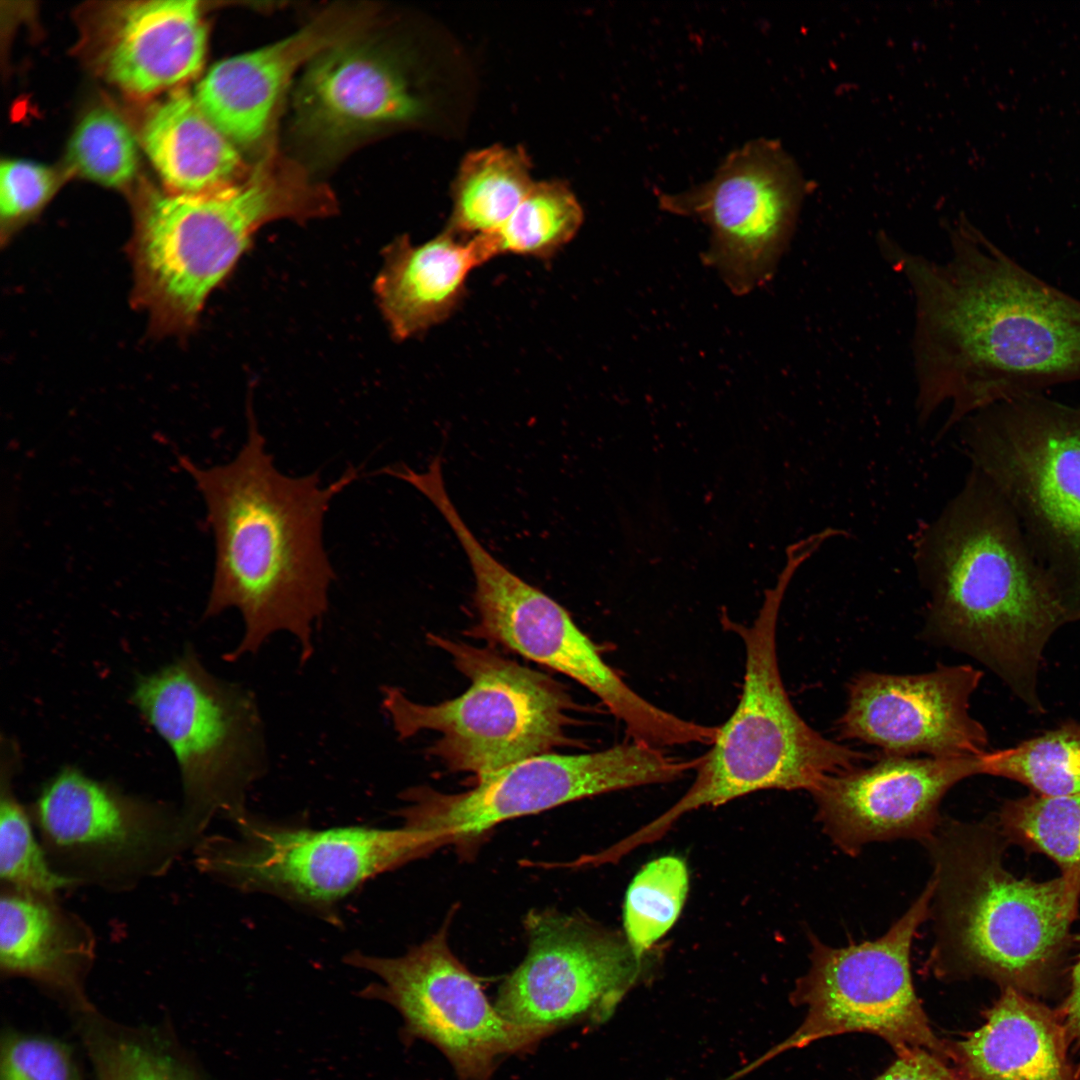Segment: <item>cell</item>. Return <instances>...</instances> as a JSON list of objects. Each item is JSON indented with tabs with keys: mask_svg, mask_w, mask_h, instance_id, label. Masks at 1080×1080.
<instances>
[{
	"mask_svg": "<svg viewBox=\"0 0 1080 1080\" xmlns=\"http://www.w3.org/2000/svg\"><path fill=\"white\" fill-rule=\"evenodd\" d=\"M982 676L966 664L939 665L920 674L859 673L848 684L838 734L887 755H982L988 734L970 713Z\"/></svg>",
	"mask_w": 1080,
	"mask_h": 1080,
	"instance_id": "cell-18",
	"label": "cell"
},
{
	"mask_svg": "<svg viewBox=\"0 0 1080 1080\" xmlns=\"http://www.w3.org/2000/svg\"><path fill=\"white\" fill-rule=\"evenodd\" d=\"M933 864L928 968L939 978L988 977L1020 992L1045 988L1064 950L1080 876L1018 879L984 825L943 819L923 843Z\"/></svg>",
	"mask_w": 1080,
	"mask_h": 1080,
	"instance_id": "cell-4",
	"label": "cell"
},
{
	"mask_svg": "<svg viewBox=\"0 0 1080 1080\" xmlns=\"http://www.w3.org/2000/svg\"><path fill=\"white\" fill-rule=\"evenodd\" d=\"M403 820L397 828L316 830L246 811L231 821V835H204L192 852L200 872L234 889L328 909L378 874L448 844L441 833Z\"/></svg>",
	"mask_w": 1080,
	"mask_h": 1080,
	"instance_id": "cell-10",
	"label": "cell"
},
{
	"mask_svg": "<svg viewBox=\"0 0 1080 1080\" xmlns=\"http://www.w3.org/2000/svg\"><path fill=\"white\" fill-rule=\"evenodd\" d=\"M896 1061L875 1080H964L955 1067L922 1048L897 1053Z\"/></svg>",
	"mask_w": 1080,
	"mask_h": 1080,
	"instance_id": "cell-37",
	"label": "cell"
},
{
	"mask_svg": "<svg viewBox=\"0 0 1080 1080\" xmlns=\"http://www.w3.org/2000/svg\"><path fill=\"white\" fill-rule=\"evenodd\" d=\"M323 210L321 187L272 154L235 185L152 197L131 247L136 304L159 331L190 329L260 227L281 218L319 217Z\"/></svg>",
	"mask_w": 1080,
	"mask_h": 1080,
	"instance_id": "cell-5",
	"label": "cell"
},
{
	"mask_svg": "<svg viewBox=\"0 0 1080 1080\" xmlns=\"http://www.w3.org/2000/svg\"><path fill=\"white\" fill-rule=\"evenodd\" d=\"M426 109L399 58L358 37L308 63L295 95L294 128L328 153L379 128L421 119Z\"/></svg>",
	"mask_w": 1080,
	"mask_h": 1080,
	"instance_id": "cell-20",
	"label": "cell"
},
{
	"mask_svg": "<svg viewBox=\"0 0 1080 1080\" xmlns=\"http://www.w3.org/2000/svg\"><path fill=\"white\" fill-rule=\"evenodd\" d=\"M696 765V758H673L633 740L592 753H547L479 776L464 792L410 788L400 814L443 834L449 844L464 845L503 821L604 793L673 782Z\"/></svg>",
	"mask_w": 1080,
	"mask_h": 1080,
	"instance_id": "cell-14",
	"label": "cell"
},
{
	"mask_svg": "<svg viewBox=\"0 0 1080 1080\" xmlns=\"http://www.w3.org/2000/svg\"><path fill=\"white\" fill-rule=\"evenodd\" d=\"M207 30L194 0L121 3L109 10L97 62L120 88L146 95L195 76L202 68Z\"/></svg>",
	"mask_w": 1080,
	"mask_h": 1080,
	"instance_id": "cell-22",
	"label": "cell"
},
{
	"mask_svg": "<svg viewBox=\"0 0 1080 1080\" xmlns=\"http://www.w3.org/2000/svg\"><path fill=\"white\" fill-rule=\"evenodd\" d=\"M962 423L972 468L1013 509L1066 622L1079 621L1080 405L1029 394Z\"/></svg>",
	"mask_w": 1080,
	"mask_h": 1080,
	"instance_id": "cell-7",
	"label": "cell"
},
{
	"mask_svg": "<svg viewBox=\"0 0 1080 1080\" xmlns=\"http://www.w3.org/2000/svg\"><path fill=\"white\" fill-rule=\"evenodd\" d=\"M807 190L781 145L758 138L729 153L709 181L657 197L662 210L710 227L703 262L719 272L734 294L744 295L774 274Z\"/></svg>",
	"mask_w": 1080,
	"mask_h": 1080,
	"instance_id": "cell-17",
	"label": "cell"
},
{
	"mask_svg": "<svg viewBox=\"0 0 1080 1080\" xmlns=\"http://www.w3.org/2000/svg\"><path fill=\"white\" fill-rule=\"evenodd\" d=\"M1064 1012L1067 1033L1080 1044V955L1073 968L1071 991Z\"/></svg>",
	"mask_w": 1080,
	"mask_h": 1080,
	"instance_id": "cell-38",
	"label": "cell"
},
{
	"mask_svg": "<svg viewBox=\"0 0 1080 1080\" xmlns=\"http://www.w3.org/2000/svg\"><path fill=\"white\" fill-rule=\"evenodd\" d=\"M1067 1035L1051 1010L1004 987L984 1025L951 1044L952 1062L964 1080H1080Z\"/></svg>",
	"mask_w": 1080,
	"mask_h": 1080,
	"instance_id": "cell-25",
	"label": "cell"
},
{
	"mask_svg": "<svg viewBox=\"0 0 1080 1080\" xmlns=\"http://www.w3.org/2000/svg\"><path fill=\"white\" fill-rule=\"evenodd\" d=\"M29 810L50 865L76 887L130 891L166 874L197 843L180 808L72 766L44 785Z\"/></svg>",
	"mask_w": 1080,
	"mask_h": 1080,
	"instance_id": "cell-12",
	"label": "cell"
},
{
	"mask_svg": "<svg viewBox=\"0 0 1080 1080\" xmlns=\"http://www.w3.org/2000/svg\"><path fill=\"white\" fill-rule=\"evenodd\" d=\"M18 751L10 741L2 743L0 779V880L1 887L53 895L75 888L50 865L35 834L29 808L13 789Z\"/></svg>",
	"mask_w": 1080,
	"mask_h": 1080,
	"instance_id": "cell-29",
	"label": "cell"
},
{
	"mask_svg": "<svg viewBox=\"0 0 1080 1080\" xmlns=\"http://www.w3.org/2000/svg\"><path fill=\"white\" fill-rule=\"evenodd\" d=\"M54 183L53 171L43 164L29 160L2 161L0 167L2 241L44 205L54 189Z\"/></svg>",
	"mask_w": 1080,
	"mask_h": 1080,
	"instance_id": "cell-36",
	"label": "cell"
},
{
	"mask_svg": "<svg viewBox=\"0 0 1080 1080\" xmlns=\"http://www.w3.org/2000/svg\"><path fill=\"white\" fill-rule=\"evenodd\" d=\"M520 148L492 146L463 160L452 188L453 207L447 230L461 238L499 229L535 182Z\"/></svg>",
	"mask_w": 1080,
	"mask_h": 1080,
	"instance_id": "cell-28",
	"label": "cell"
},
{
	"mask_svg": "<svg viewBox=\"0 0 1080 1080\" xmlns=\"http://www.w3.org/2000/svg\"><path fill=\"white\" fill-rule=\"evenodd\" d=\"M72 1016L95 1080H202L166 1030L122 1025L96 1008Z\"/></svg>",
	"mask_w": 1080,
	"mask_h": 1080,
	"instance_id": "cell-27",
	"label": "cell"
},
{
	"mask_svg": "<svg viewBox=\"0 0 1080 1080\" xmlns=\"http://www.w3.org/2000/svg\"><path fill=\"white\" fill-rule=\"evenodd\" d=\"M999 822L1008 837L1052 858L1062 874L1080 876V794L1007 801Z\"/></svg>",
	"mask_w": 1080,
	"mask_h": 1080,
	"instance_id": "cell-33",
	"label": "cell"
},
{
	"mask_svg": "<svg viewBox=\"0 0 1080 1080\" xmlns=\"http://www.w3.org/2000/svg\"><path fill=\"white\" fill-rule=\"evenodd\" d=\"M437 510L464 549L474 574L477 622L467 635L501 645L577 681L624 724L633 741L660 749L712 741L713 726L680 718L631 689L562 605L485 549L450 499L440 501Z\"/></svg>",
	"mask_w": 1080,
	"mask_h": 1080,
	"instance_id": "cell-11",
	"label": "cell"
},
{
	"mask_svg": "<svg viewBox=\"0 0 1080 1080\" xmlns=\"http://www.w3.org/2000/svg\"><path fill=\"white\" fill-rule=\"evenodd\" d=\"M688 890V868L678 856L653 859L633 877L625 894L623 933L638 956L658 947L681 914Z\"/></svg>",
	"mask_w": 1080,
	"mask_h": 1080,
	"instance_id": "cell-32",
	"label": "cell"
},
{
	"mask_svg": "<svg viewBox=\"0 0 1080 1080\" xmlns=\"http://www.w3.org/2000/svg\"><path fill=\"white\" fill-rule=\"evenodd\" d=\"M950 242V256L938 262L881 241L915 300L920 418L949 404L945 431L994 404L1080 382V299L964 217Z\"/></svg>",
	"mask_w": 1080,
	"mask_h": 1080,
	"instance_id": "cell-1",
	"label": "cell"
},
{
	"mask_svg": "<svg viewBox=\"0 0 1080 1080\" xmlns=\"http://www.w3.org/2000/svg\"><path fill=\"white\" fill-rule=\"evenodd\" d=\"M470 682L456 698L437 704L410 699L400 688L382 689V706L400 740L424 730L440 733L427 753L449 770L483 776L563 747L577 705L549 675L520 665L491 647L427 634Z\"/></svg>",
	"mask_w": 1080,
	"mask_h": 1080,
	"instance_id": "cell-8",
	"label": "cell"
},
{
	"mask_svg": "<svg viewBox=\"0 0 1080 1080\" xmlns=\"http://www.w3.org/2000/svg\"><path fill=\"white\" fill-rule=\"evenodd\" d=\"M368 7L326 10L299 31L263 48L216 63L196 87L204 114L234 143L258 144L296 70L369 27Z\"/></svg>",
	"mask_w": 1080,
	"mask_h": 1080,
	"instance_id": "cell-21",
	"label": "cell"
},
{
	"mask_svg": "<svg viewBox=\"0 0 1080 1080\" xmlns=\"http://www.w3.org/2000/svg\"><path fill=\"white\" fill-rule=\"evenodd\" d=\"M0 1080H83V1076L66 1042L7 1028L1 1036Z\"/></svg>",
	"mask_w": 1080,
	"mask_h": 1080,
	"instance_id": "cell-35",
	"label": "cell"
},
{
	"mask_svg": "<svg viewBox=\"0 0 1080 1080\" xmlns=\"http://www.w3.org/2000/svg\"><path fill=\"white\" fill-rule=\"evenodd\" d=\"M583 217L581 205L566 184L544 181L533 184L499 229L483 235L496 256L512 253L546 259L574 238Z\"/></svg>",
	"mask_w": 1080,
	"mask_h": 1080,
	"instance_id": "cell-31",
	"label": "cell"
},
{
	"mask_svg": "<svg viewBox=\"0 0 1080 1080\" xmlns=\"http://www.w3.org/2000/svg\"><path fill=\"white\" fill-rule=\"evenodd\" d=\"M913 549L928 592L924 637L977 660L1029 710L1044 713L1043 653L1067 622L1000 491L972 468L960 492L915 534Z\"/></svg>",
	"mask_w": 1080,
	"mask_h": 1080,
	"instance_id": "cell-3",
	"label": "cell"
},
{
	"mask_svg": "<svg viewBox=\"0 0 1080 1080\" xmlns=\"http://www.w3.org/2000/svg\"><path fill=\"white\" fill-rule=\"evenodd\" d=\"M68 161L81 176L109 187L132 180L138 165L137 143L127 124L113 111H90L74 130Z\"/></svg>",
	"mask_w": 1080,
	"mask_h": 1080,
	"instance_id": "cell-34",
	"label": "cell"
},
{
	"mask_svg": "<svg viewBox=\"0 0 1080 1080\" xmlns=\"http://www.w3.org/2000/svg\"><path fill=\"white\" fill-rule=\"evenodd\" d=\"M759 1065H760L759 1061L756 1060L755 1062L750 1063L745 1068H742L741 1070L736 1071L731 1076H729V1077H727V1078H725L723 1080H738L742 1076L746 1075L747 1073H749L752 1070H754L755 1068H757Z\"/></svg>",
	"mask_w": 1080,
	"mask_h": 1080,
	"instance_id": "cell-39",
	"label": "cell"
},
{
	"mask_svg": "<svg viewBox=\"0 0 1080 1080\" xmlns=\"http://www.w3.org/2000/svg\"><path fill=\"white\" fill-rule=\"evenodd\" d=\"M248 416L247 440L231 462L203 468L179 458L204 498L215 539L204 616L229 608L240 612L244 634L225 655L229 661L256 653L277 632H288L304 664L313 654L314 629L327 611L335 578L323 547L324 514L358 471L351 467L326 487L318 472L284 475L266 451L251 407Z\"/></svg>",
	"mask_w": 1080,
	"mask_h": 1080,
	"instance_id": "cell-2",
	"label": "cell"
},
{
	"mask_svg": "<svg viewBox=\"0 0 1080 1080\" xmlns=\"http://www.w3.org/2000/svg\"><path fill=\"white\" fill-rule=\"evenodd\" d=\"M96 937L57 896L1 887L0 971L24 978L71 1014L94 1009L87 979L96 959Z\"/></svg>",
	"mask_w": 1080,
	"mask_h": 1080,
	"instance_id": "cell-23",
	"label": "cell"
},
{
	"mask_svg": "<svg viewBox=\"0 0 1080 1080\" xmlns=\"http://www.w3.org/2000/svg\"><path fill=\"white\" fill-rule=\"evenodd\" d=\"M787 562L766 591L751 625L725 617L745 647L739 702L718 726L710 749L698 757L686 792L664 813L624 839L626 848L657 841L685 814L716 807L767 789L809 793L826 776L859 766L867 755L825 738L799 715L783 684L777 655V622L786 589L797 570Z\"/></svg>",
	"mask_w": 1080,
	"mask_h": 1080,
	"instance_id": "cell-6",
	"label": "cell"
},
{
	"mask_svg": "<svg viewBox=\"0 0 1080 1080\" xmlns=\"http://www.w3.org/2000/svg\"><path fill=\"white\" fill-rule=\"evenodd\" d=\"M138 710L173 751L185 823L198 842L217 816L247 811L246 795L267 768L264 727L255 696L211 674L192 649L141 677Z\"/></svg>",
	"mask_w": 1080,
	"mask_h": 1080,
	"instance_id": "cell-9",
	"label": "cell"
},
{
	"mask_svg": "<svg viewBox=\"0 0 1080 1080\" xmlns=\"http://www.w3.org/2000/svg\"><path fill=\"white\" fill-rule=\"evenodd\" d=\"M528 950L500 986L495 1007L514 1023L557 1030L602 1023L624 997L647 981L663 956H638L623 931L576 914L530 912Z\"/></svg>",
	"mask_w": 1080,
	"mask_h": 1080,
	"instance_id": "cell-16",
	"label": "cell"
},
{
	"mask_svg": "<svg viewBox=\"0 0 1080 1080\" xmlns=\"http://www.w3.org/2000/svg\"><path fill=\"white\" fill-rule=\"evenodd\" d=\"M978 774L981 755L882 754L869 766L826 776L810 794L824 832L842 852L856 856L873 842L927 841L942 820L939 806L944 796Z\"/></svg>",
	"mask_w": 1080,
	"mask_h": 1080,
	"instance_id": "cell-19",
	"label": "cell"
},
{
	"mask_svg": "<svg viewBox=\"0 0 1080 1080\" xmlns=\"http://www.w3.org/2000/svg\"><path fill=\"white\" fill-rule=\"evenodd\" d=\"M933 880L881 937L835 948L810 935V965L791 993L806 1008L798 1029L770 1050L774 1056L825 1037L875 1034L896 1053L928 1050L952 1062L951 1044L930 1027L912 981L910 955L919 927L930 918Z\"/></svg>",
	"mask_w": 1080,
	"mask_h": 1080,
	"instance_id": "cell-13",
	"label": "cell"
},
{
	"mask_svg": "<svg viewBox=\"0 0 1080 1080\" xmlns=\"http://www.w3.org/2000/svg\"><path fill=\"white\" fill-rule=\"evenodd\" d=\"M982 774L1007 778L1035 794H1080V721H1066L1016 746L981 755Z\"/></svg>",
	"mask_w": 1080,
	"mask_h": 1080,
	"instance_id": "cell-30",
	"label": "cell"
},
{
	"mask_svg": "<svg viewBox=\"0 0 1080 1080\" xmlns=\"http://www.w3.org/2000/svg\"><path fill=\"white\" fill-rule=\"evenodd\" d=\"M495 257L484 235L449 230L413 245L407 236L384 250L374 290L392 336L405 340L447 320L461 304L469 273Z\"/></svg>",
	"mask_w": 1080,
	"mask_h": 1080,
	"instance_id": "cell-24",
	"label": "cell"
},
{
	"mask_svg": "<svg viewBox=\"0 0 1080 1080\" xmlns=\"http://www.w3.org/2000/svg\"><path fill=\"white\" fill-rule=\"evenodd\" d=\"M141 137L147 156L173 193L220 190L242 182L252 171L236 145L186 91L173 92L153 109Z\"/></svg>",
	"mask_w": 1080,
	"mask_h": 1080,
	"instance_id": "cell-26",
	"label": "cell"
},
{
	"mask_svg": "<svg viewBox=\"0 0 1080 1080\" xmlns=\"http://www.w3.org/2000/svg\"><path fill=\"white\" fill-rule=\"evenodd\" d=\"M448 928L398 957L351 952L345 962L379 978L362 994L396 1008L407 1036L436 1046L459 1080H490L503 1056L528 1051L555 1030L503 1017L452 952Z\"/></svg>",
	"mask_w": 1080,
	"mask_h": 1080,
	"instance_id": "cell-15",
	"label": "cell"
}]
</instances>
